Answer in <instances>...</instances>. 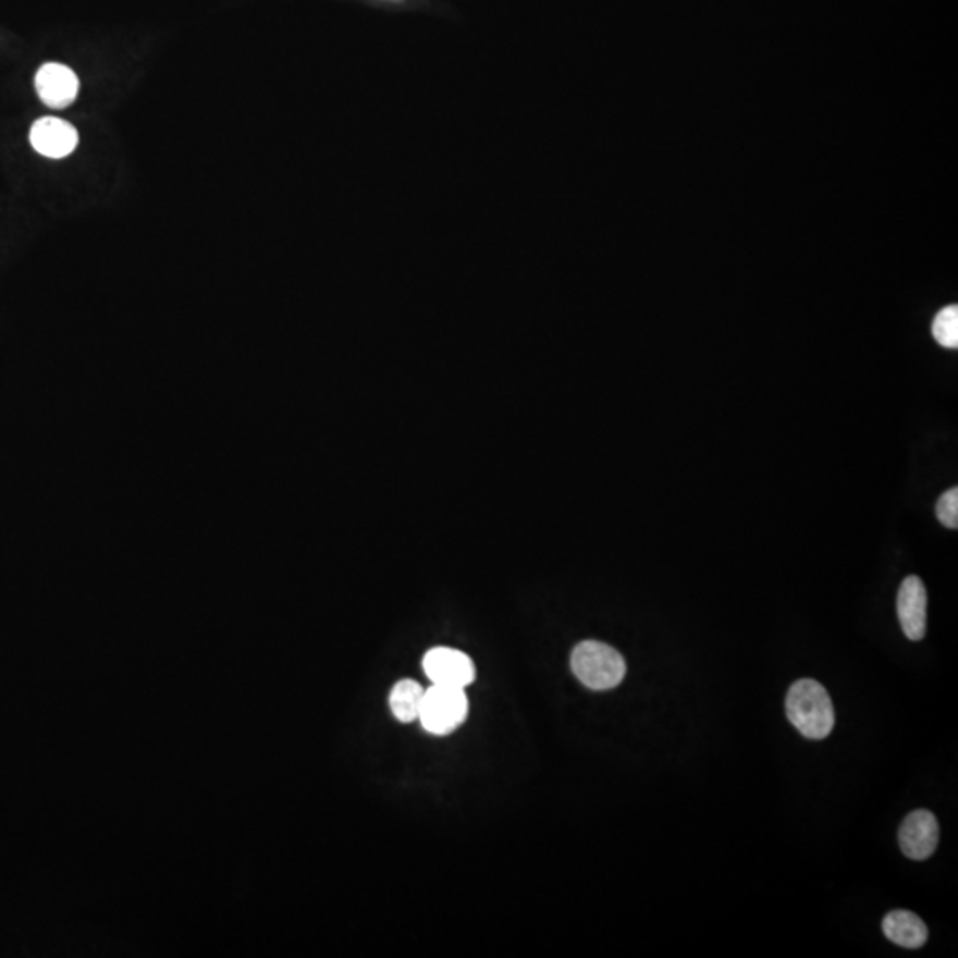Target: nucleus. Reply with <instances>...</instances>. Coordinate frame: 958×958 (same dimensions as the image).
<instances>
[{
    "instance_id": "obj_2",
    "label": "nucleus",
    "mask_w": 958,
    "mask_h": 958,
    "mask_svg": "<svg viewBox=\"0 0 958 958\" xmlns=\"http://www.w3.org/2000/svg\"><path fill=\"white\" fill-rule=\"evenodd\" d=\"M570 666L577 680L593 690L614 689L627 675L622 653L600 641L579 642L572 652Z\"/></svg>"
},
{
    "instance_id": "obj_12",
    "label": "nucleus",
    "mask_w": 958,
    "mask_h": 958,
    "mask_svg": "<svg viewBox=\"0 0 958 958\" xmlns=\"http://www.w3.org/2000/svg\"><path fill=\"white\" fill-rule=\"evenodd\" d=\"M935 513H937V518H939V523L943 526L949 527V529H957L958 527V489L954 487V489H949L948 492H944L941 495L939 501H937V506H935Z\"/></svg>"
},
{
    "instance_id": "obj_10",
    "label": "nucleus",
    "mask_w": 958,
    "mask_h": 958,
    "mask_svg": "<svg viewBox=\"0 0 958 958\" xmlns=\"http://www.w3.org/2000/svg\"><path fill=\"white\" fill-rule=\"evenodd\" d=\"M422 698H425V689L416 680L398 681L389 696L391 712L400 723H413L419 718Z\"/></svg>"
},
{
    "instance_id": "obj_11",
    "label": "nucleus",
    "mask_w": 958,
    "mask_h": 958,
    "mask_svg": "<svg viewBox=\"0 0 958 958\" xmlns=\"http://www.w3.org/2000/svg\"><path fill=\"white\" fill-rule=\"evenodd\" d=\"M932 334L935 341L944 348H957L958 346V307H944L943 311L935 317L932 326Z\"/></svg>"
},
{
    "instance_id": "obj_4",
    "label": "nucleus",
    "mask_w": 958,
    "mask_h": 958,
    "mask_svg": "<svg viewBox=\"0 0 958 958\" xmlns=\"http://www.w3.org/2000/svg\"><path fill=\"white\" fill-rule=\"evenodd\" d=\"M422 667L433 686L465 689L475 681V662L455 648H431L422 659Z\"/></svg>"
},
{
    "instance_id": "obj_7",
    "label": "nucleus",
    "mask_w": 958,
    "mask_h": 958,
    "mask_svg": "<svg viewBox=\"0 0 958 958\" xmlns=\"http://www.w3.org/2000/svg\"><path fill=\"white\" fill-rule=\"evenodd\" d=\"M34 84L41 101L52 109L72 106L81 87L72 67L59 63H47L39 67Z\"/></svg>"
},
{
    "instance_id": "obj_1",
    "label": "nucleus",
    "mask_w": 958,
    "mask_h": 958,
    "mask_svg": "<svg viewBox=\"0 0 958 958\" xmlns=\"http://www.w3.org/2000/svg\"><path fill=\"white\" fill-rule=\"evenodd\" d=\"M786 715L800 735L811 740L827 738L834 728V707L822 684L811 678L797 680L786 695Z\"/></svg>"
},
{
    "instance_id": "obj_5",
    "label": "nucleus",
    "mask_w": 958,
    "mask_h": 958,
    "mask_svg": "<svg viewBox=\"0 0 958 958\" xmlns=\"http://www.w3.org/2000/svg\"><path fill=\"white\" fill-rule=\"evenodd\" d=\"M901 852L912 861H925L939 845V822L929 810L907 814L898 831Z\"/></svg>"
},
{
    "instance_id": "obj_9",
    "label": "nucleus",
    "mask_w": 958,
    "mask_h": 958,
    "mask_svg": "<svg viewBox=\"0 0 958 958\" xmlns=\"http://www.w3.org/2000/svg\"><path fill=\"white\" fill-rule=\"evenodd\" d=\"M884 935L901 948L918 949L929 939V929L923 920L909 910H893L882 921Z\"/></svg>"
},
{
    "instance_id": "obj_3",
    "label": "nucleus",
    "mask_w": 958,
    "mask_h": 958,
    "mask_svg": "<svg viewBox=\"0 0 958 958\" xmlns=\"http://www.w3.org/2000/svg\"><path fill=\"white\" fill-rule=\"evenodd\" d=\"M469 715V700L465 689L431 686L425 690L419 721L431 735H450L460 728Z\"/></svg>"
},
{
    "instance_id": "obj_8",
    "label": "nucleus",
    "mask_w": 958,
    "mask_h": 958,
    "mask_svg": "<svg viewBox=\"0 0 958 958\" xmlns=\"http://www.w3.org/2000/svg\"><path fill=\"white\" fill-rule=\"evenodd\" d=\"M30 144L48 159H64L77 148L78 132L67 121L41 118L30 128Z\"/></svg>"
},
{
    "instance_id": "obj_6",
    "label": "nucleus",
    "mask_w": 958,
    "mask_h": 958,
    "mask_svg": "<svg viewBox=\"0 0 958 958\" xmlns=\"http://www.w3.org/2000/svg\"><path fill=\"white\" fill-rule=\"evenodd\" d=\"M901 630L910 641H921L926 634V590L923 580L909 575L901 582L896 600Z\"/></svg>"
}]
</instances>
